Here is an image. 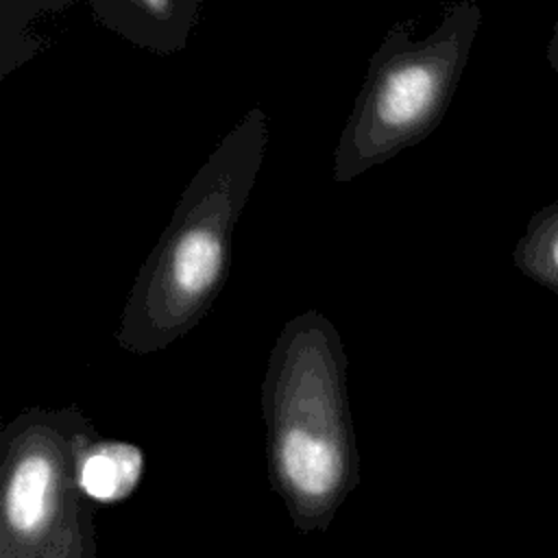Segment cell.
Listing matches in <instances>:
<instances>
[{"instance_id":"cell-1","label":"cell","mask_w":558,"mask_h":558,"mask_svg":"<svg viewBox=\"0 0 558 558\" xmlns=\"http://www.w3.org/2000/svg\"><path fill=\"white\" fill-rule=\"evenodd\" d=\"M347 366L336 325L305 310L279 331L262 379L268 482L305 534L329 530L360 484Z\"/></svg>"},{"instance_id":"cell-2","label":"cell","mask_w":558,"mask_h":558,"mask_svg":"<svg viewBox=\"0 0 558 558\" xmlns=\"http://www.w3.org/2000/svg\"><path fill=\"white\" fill-rule=\"evenodd\" d=\"M268 116L248 109L183 190L120 314V349L148 355L192 331L222 292L233 229L262 170Z\"/></svg>"},{"instance_id":"cell-3","label":"cell","mask_w":558,"mask_h":558,"mask_svg":"<svg viewBox=\"0 0 558 558\" xmlns=\"http://www.w3.org/2000/svg\"><path fill=\"white\" fill-rule=\"evenodd\" d=\"M482 26L475 0L445 7L438 26L414 39V22L399 20L368 59L364 83L333 153V183L423 142L445 118Z\"/></svg>"},{"instance_id":"cell-4","label":"cell","mask_w":558,"mask_h":558,"mask_svg":"<svg viewBox=\"0 0 558 558\" xmlns=\"http://www.w3.org/2000/svg\"><path fill=\"white\" fill-rule=\"evenodd\" d=\"M96 434L76 408L39 405L0 432V558H98L94 510L78 490L81 442Z\"/></svg>"},{"instance_id":"cell-5","label":"cell","mask_w":558,"mask_h":558,"mask_svg":"<svg viewBox=\"0 0 558 558\" xmlns=\"http://www.w3.org/2000/svg\"><path fill=\"white\" fill-rule=\"evenodd\" d=\"M94 20L137 48L181 52L196 31L203 0H87Z\"/></svg>"},{"instance_id":"cell-6","label":"cell","mask_w":558,"mask_h":558,"mask_svg":"<svg viewBox=\"0 0 558 558\" xmlns=\"http://www.w3.org/2000/svg\"><path fill=\"white\" fill-rule=\"evenodd\" d=\"M144 471V449L122 438H109L96 432L76 451L74 475L78 490L96 508L126 501L140 488Z\"/></svg>"},{"instance_id":"cell-7","label":"cell","mask_w":558,"mask_h":558,"mask_svg":"<svg viewBox=\"0 0 558 558\" xmlns=\"http://www.w3.org/2000/svg\"><path fill=\"white\" fill-rule=\"evenodd\" d=\"M74 2L78 0H0V81L50 46L31 33V22Z\"/></svg>"},{"instance_id":"cell-8","label":"cell","mask_w":558,"mask_h":558,"mask_svg":"<svg viewBox=\"0 0 558 558\" xmlns=\"http://www.w3.org/2000/svg\"><path fill=\"white\" fill-rule=\"evenodd\" d=\"M512 262L523 277L558 294V201L538 207L527 218Z\"/></svg>"},{"instance_id":"cell-9","label":"cell","mask_w":558,"mask_h":558,"mask_svg":"<svg viewBox=\"0 0 558 558\" xmlns=\"http://www.w3.org/2000/svg\"><path fill=\"white\" fill-rule=\"evenodd\" d=\"M545 57H547V63L549 68L558 74V15L554 20V26H551V35L547 39V50H545Z\"/></svg>"}]
</instances>
